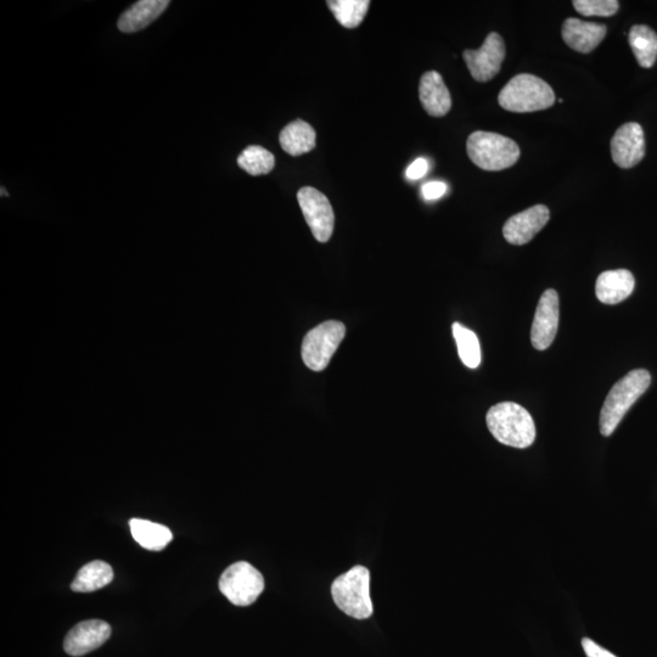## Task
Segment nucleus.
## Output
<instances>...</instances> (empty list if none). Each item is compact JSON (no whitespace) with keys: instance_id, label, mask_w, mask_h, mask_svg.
Here are the masks:
<instances>
[{"instance_id":"obj_1","label":"nucleus","mask_w":657,"mask_h":657,"mask_svg":"<svg viewBox=\"0 0 657 657\" xmlns=\"http://www.w3.org/2000/svg\"><path fill=\"white\" fill-rule=\"evenodd\" d=\"M488 430L498 442L514 448H529L536 440V425L520 404L498 403L487 413Z\"/></svg>"},{"instance_id":"obj_2","label":"nucleus","mask_w":657,"mask_h":657,"mask_svg":"<svg viewBox=\"0 0 657 657\" xmlns=\"http://www.w3.org/2000/svg\"><path fill=\"white\" fill-rule=\"evenodd\" d=\"M651 375L648 370H632L612 386L600 412V432L603 436L614 434L617 426L634 403L649 389Z\"/></svg>"},{"instance_id":"obj_3","label":"nucleus","mask_w":657,"mask_h":657,"mask_svg":"<svg viewBox=\"0 0 657 657\" xmlns=\"http://www.w3.org/2000/svg\"><path fill=\"white\" fill-rule=\"evenodd\" d=\"M498 103L504 110L525 114L552 108L555 94L542 78L521 73L505 84L499 93Z\"/></svg>"},{"instance_id":"obj_4","label":"nucleus","mask_w":657,"mask_h":657,"mask_svg":"<svg viewBox=\"0 0 657 657\" xmlns=\"http://www.w3.org/2000/svg\"><path fill=\"white\" fill-rule=\"evenodd\" d=\"M466 151L477 167L490 172L507 170L520 159L519 145L498 133L474 132L466 142Z\"/></svg>"},{"instance_id":"obj_5","label":"nucleus","mask_w":657,"mask_h":657,"mask_svg":"<svg viewBox=\"0 0 657 657\" xmlns=\"http://www.w3.org/2000/svg\"><path fill=\"white\" fill-rule=\"evenodd\" d=\"M369 584L370 574L367 567H352L346 574L336 578L331 586L336 606L353 619H369L374 611Z\"/></svg>"},{"instance_id":"obj_6","label":"nucleus","mask_w":657,"mask_h":657,"mask_svg":"<svg viewBox=\"0 0 657 657\" xmlns=\"http://www.w3.org/2000/svg\"><path fill=\"white\" fill-rule=\"evenodd\" d=\"M346 335V327L341 322L329 320L312 329L302 342V359L314 372H322L328 367Z\"/></svg>"},{"instance_id":"obj_7","label":"nucleus","mask_w":657,"mask_h":657,"mask_svg":"<svg viewBox=\"0 0 657 657\" xmlns=\"http://www.w3.org/2000/svg\"><path fill=\"white\" fill-rule=\"evenodd\" d=\"M219 589L230 603L249 606L256 602L265 589V580L254 566L246 561H239L223 572Z\"/></svg>"},{"instance_id":"obj_8","label":"nucleus","mask_w":657,"mask_h":657,"mask_svg":"<svg viewBox=\"0 0 657 657\" xmlns=\"http://www.w3.org/2000/svg\"><path fill=\"white\" fill-rule=\"evenodd\" d=\"M308 227L319 243H328L334 232L335 216L327 196L312 187H305L297 193Z\"/></svg>"},{"instance_id":"obj_9","label":"nucleus","mask_w":657,"mask_h":657,"mask_svg":"<svg viewBox=\"0 0 657 657\" xmlns=\"http://www.w3.org/2000/svg\"><path fill=\"white\" fill-rule=\"evenodd\" d=\"M463 56L475 81H491L501 71L505 60L503 38L498 33L492 32L487 36L480 49L465 50Z\"/></svg>"},{"instance_id":"obj_10","label":"nucleus","mask_w":657,"mask_h":657,"mask_svg":"<svg viewBox=\"0 0 657 657\" xmlns=\"http://www.w3.org/2000/svg\"><path fill=\"white\" fill-rule=\"evenodd\" d=\"M559 327V295L549 289L538 302L531 330L533 347L538 351L547 350L553 344Z\"/></svg>"},{"instance_id":"obj_11","label":"nucleus","mask_w":657,"mask_h":657,"mask_svg":"<svg viewBox=\"0 0 657 657\" xmlns=\"http://www.w3.org/2000/svg\"><path fill=\"white\" fill-rule=\"evenodd\" d=\"M645 139L642 126L628 122L617 129L611 139V156L621 168H632L644 159Z\"/></svg>"},{"instance_id":"obj_12","label":"nucleus","mask_w":657,"mask_h":657,"mask_svg":"<svg viewBox=\"0 0 657 657\" xmlns=\"http://www.w3.org/2000/svg\"><path fill=\"white\" fill-rule=\"evenodd\" d=\"M550 218L547 206L536 205L510 217L503 227L505 240L511 245H525L546 227Z\"/></svg>"},{"instance_id":"obj_13","label":"nucleus","mask_w":657,"mask_h":657,"mask_svg":"<svg viewBox=\"0 0 657 657\" xmlns=\"http://www.w3.org/2000/svg\"><path fill=\"white\" fill-rule=\"evenodd\" d=\"M111 636V627L108 622L101 620H88L78 623L67 634L64 649L71 656H83L98 649Z\"/></svg>"},{"instance_id":"obj_14","label":"nucleus","mask_w":657,"mask_h":657,"mask_svg":"<svg viewBox=\"0 0 657 657\" xmlns=\"http://www.w3.org/2000/svg\"><path fill=\"white\" fill-rule=\"evenodd\" d=\"M606 32L608 28L605 25L575 18L567 19L561 31L567 46L582 54L593 52L603 42Z\"/></svg>"},{"instance_id":"obj_15","label":"nucleus","mask_w":657,"mask_h":657,"mask_svg":"<svg viewBox=\"0 0 657 657\" xmlns=\"http://www.w3.org/2000/svg\"><path fill=\"white\" fill-rule=\"evenodd\" d=\"M421 105L430 116H446L452 108V98L440 73H424L419 84Z\"/></svg>"},{"instance_id":"obj_16","label":"nucleus","mask_w":657,"mask_h":657,"mask_svg":"<svg viewBox=\"0 0 657 657\" xmlns=\"http://www.w3.org/2000/svg\"><path fill=\"white\" fill-rule=\"evenodd\" d=\"M636 285L633 274L627 269H616L599 275L595 294L605 305H617L630 296Z\"/></svg>"},{"instance_id":"obj_17","label":"nucleus","mask_w":657,"mask_h":657,"mask_svg":"<svg viewBox=\"0 0 657 657\" xmlns=\"http://www.w3.org/2000/svg\"><path fill=\"white\" fill-rule=\"evenodd\" d=\"M168 5L170 0H140L121 15L117 27L123 33L142 31L159 19Z\"/></svg>"},{"instance_id":"obj_18","label":"nucleus","mask_w":657,"mask_h":657,"mask_svg":"<svg viewBox=\"0 0 657 657\" xmlns=\"http://www.w3.org/2000/svg\"><path fill=\"white\" fill-rule=\"evenodd\" d=\"M279 142L285 153L300 156L316 148L317 134L307 122L296 120L283 129Z\"/></svg>"},{"instance_id":"obj_19","label":"nucleus","mask_w":657,"mask_h":657,"mask_svg":"<svg viewBox=\"0 0 657 657\" xmlns=\"http://www.w3.org/2000/svg\"><path fill=\"white\" fill-rule=\"evenodd\" d=\"M132 536L136 542L151 552H161L172 542L173 535L170 529L164 525L156 524L143 519L129 521Z\"/></svg>"},{"instance_id":"obj_20","label":"nucleus","mask_w":657,"mask_h":657,"mask_svg":"<svg viewBox=\"0 0 657 657\" xmlns=\"http://www.w3.org/2000/svg\"><path fill=\"white\" fill-rule=\"evenodd\" d=\"M114 580V570L105 561L95 560L84 565L71 584L73 592L89 593L99 591Z\"/></svg>"},{"instance_id":"obj_21","label":"nucleus","mask_w":657,"mask_h":657,"mask_svg":"<svg viewBox=\"0 0 657 657\" xmlns=\"http://www.w3.org/2000/svg\"><path fill=\"white\" fill-rule=\"evenodd\" d=\"M630 46L640 67L650 69L657 59V35L654 30L645 25L631 28Z\"/></svg>"},{"instance_id":"obj_22","label":"nucleus","mask_w":657,"mask_h":657,"mask_svg":"<svg viewBox=\"0 0 657 657\" xmlns=\"http://www.w3.org/2000/svg\"><path fill=\"white\" fill-rule=\"evenodd\" d=\"M328 5L341 26L356 28L362 24L367 15L370 2L369 0H330Z\"/></svg>"},{"instance_id":"obj_23","label":"nucleus","mask_w":657,"mask_h":657,"mask_svg":"<svg viewBox=\"0 0 657 657\" xmlns=\"http://www.w3.org/2000/svg\"><path fill=\"white\" fill-rule=\"evenodd\" d=\"M452 330L462 362L470 369L479 367L481 363V347L474 331L463 327L459 323H454Z\"/></svg>"},{"instance_id":"obj_24","label":"nucleus","mask_w":657,"mask_h":657,"mask_svg":"<svg viewBox=\"0 0 657 657\" xmlns=\"http://www.w3.org/2000/svg\"><path fill=\"white\" fill-rule=\"evenodd\" d=\"M238 165L251 176H262L268 174L275 166V157L265 148L251 145L238 157Z\"/></svg>"},{"instance_id":"obj_25","label":"nucleus","mask_w":657,"mask_h":657,"mask_svg":"<svg viewBox=\"0 0 657 657\" xmlns=\"http://www.w3.org/2000/svg\"><path fill=\"white\" fill-rule=\"evenodd\" d=\"M572 4L583 16H600V18H610L620 9L617 0H575Z\"/></svg>"},{"instance_id":"obj_26","label":"nucleus","mask_w":657,"mask_h":657,"mask_svg":"<svg viewBox=\"0 0 657 657\" xmlns=\"http://www.w3.org/2000/svg\"><path fill=\"white\" fill-rule=\"evenodd\" d=\"M447 184L443 182H429L423 185L421 193L424 199L428 201L441 199L447 193Z\"/></svg>"},{"instance_id":"obj_27","label":"nucleus","mask_w":657,"mask_h":657,"mask_svg":"<svg viewBox=\"0 0 657 657\" xmlns=\"http://www.w3.org/2000/svg\"><path fill=\"white\" fill-rule=\"evenodd\" d=\"M428 172V160L420 157V159L415 160L413 164L407 168L406 177L409 179V181H418V179L425 177Z\"/></svg>"},{"instance_id":"obj_28","label":"nucleus","mask_w":657,"mask_h":657,"mask_svg":"<svg viewBox=\"0 0 657 657\" xmlns=\"http://www.w3.org/2000/svg\"><path fill=\"white\" fill-rule=\"evenodd\" d=\"M582 648L587 657H617L589 638L582 639Z\"/></svg>"},{"instance_id":"obj_29","label":"nucleus","mask_w":657,"mask_h":657,"mask_svg":"<svg viewBox=\"0 0 657 657\" xmlns=\"http://www.w3.org/2000/svg\"><path fill=\"white\" fill-rule=\"evenodd\" d=\"M0 190H2V196H8L7 189L2 188Z\"/></svg>"}]
</instances>
